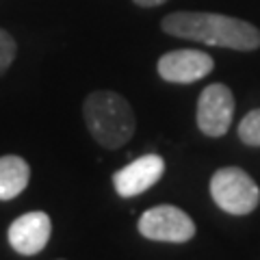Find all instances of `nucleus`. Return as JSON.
Here are the masks:
<instances>
[{"mask_svg": "<svg viewBox=\"0 0 260 260\" xmlns=\"http://www.w3.org/2000/svg\"><path fill=\"white\" fill-rule=\"evenodd\" d=\"M160 28L172 37L251 52L260 48V30L245 20L206 11H176L162 18Z\"/></svg>", "mask_w": 260, "mask_h": 260, "instance_id": "f257e3e1", "label": "nucleus"}, {"mask_svg": "<svg viewBox=\"0 0 260 260\" xmlns=\"http://www.w3.org/2000/svg\"><path fill=\"white\" fill-rule=\"evenodd\" d=\"M83 117L89 135L104 150H119L133 139L137 130V117L130 102L111 89H98L85 98Z\"/></svg>", "mask_w": 260, "mask_h": 260, "instance_id": "f03ea898", "label": "nucleus"}, {"mask_svg": "<svg viewBox=\"0 0 260 260\" xmlns=\"http://www.w3.org/2000/svg\"><path fill=\"white\" fill-rule=\"evenodd\" d=\"M210 198L228 215H249L260 204V189L245 169L221 167L210 178Z\"/></svg>", "mask_w": 260, "mask_h": 260, "instance_id": "7ed1b4c3", "label": "nucleus"}, {"mask_svg": "<svg viewBox=\"0 0 260 260\" xmlns=\"http://www.w3.org/2000/svg\"><path fill=\"white\" fill-rule=\"evenodd\" d=\"M141 237L158 243H189L195 237V221L182 208L160 204L148 208L137 223Z\"/></svg>", "mask_w": 260, "mask_h": 260, "instance_id": "20e7f679", "label": "nucleus"}, {"mask_svg": "<svg viewBox=\"0 0 260 260\" xmlns=\"http://www.w3.org/2000/svg\"><path fill=\"white\" fill-rule=\"evenodd\" d=\"M234 117V95L223 83H213L202 89L198 98V128L210 139L223 137L232 126Z\"/></svg>", "mask_w": 260, "mask_h": 260, "instance_id": "39448f33", "label": "nucleus"}, {"mask_svg": "<svg viewBox=\"0 0 260 260\" xmlns=\"http://www.w3.org/2000/svg\"><path fill=\"white\" fill-rule=\"evenodd\" d=\"M213 56L202 50H191V48L165 52L156 63L158 76L174 85H191L195 80H202L213 72Z\"/></svg>", "mask_w": 260, "mask_h": 260, "instance_id": "423d86ee", "label": "nucleus"}, {"mask_svg": "<svg viewBox=\"0 0 260 260\" xmlns=\"http://www.w3.org/2000/svg\"><path fill=\"white\" fill-rule=\"evenodd\" d=\"M162 174H165V160L158 154H143L113 174V186L121 198H135L152 189Z\"/></svg>", "mask_w": 260, "mask_h": 260, "instance_id": "0eeeda50", "label": "nucleus"}, {"mask_svg": "<svg viewBox=\"0 0 260 260\" xmlns=\"http://www.w3.org/2000/svg\"><path fill=\"white\" fill-rule=\"evenodd\" d=\"M52 237V221L44 210L20 215L9 225V245L20 256H37Z\"/></svg>", "mask_w": 260, "mask_h": 260, "instance_id": "6e6552de", "label": "nucleus"}, {"mask_svg": "<svg viewBox=\"0 0 260 260\" xmlns=\"http://www.w3.org/2000/svg\"><path fill=\"white\" fill-rule=\"evenodd\" d=\"M30 167L18 154L0 156V202L15 200L28 186Z\"/></svg>", "mask_w": 260, "mask_h": 260, "instance_id": "1a4fd4ad", "label": "nucleus"}, {"mask_svg": "<svg viewBox=\"0 0 260 260\" xmlns=\"http://www.w3.org/2000/svg\"><path fill=\"white\" fill-rule=\"evenodd\" d=\"M239 139L251 148H260V109H251L247 115H243L239 124Z\"/></svg>", "mask_w": 260, "mask_h": 260, "instance_id": "9d476101", "label": "nucleus"}, {"mask_svg": "<svg viewBox=\"0 0 260 260\" xmlns=\"http://www.w3.org/2000/svg\"><path fill=\"white\" fill-rule=\"evenodd\" d=\"M15 54H18L15 39L5 28H0V76L11 68V63L15 61Z\"/></svg>", "mask_w": 260, "mask_h": 260, "instance_id": "9b49d317", "label": "nucleus"}, {"mask_svg": "<svg viewBox=\"0 0 260 260\" xmlns=\"http://www.w3.org/2000/svg\"><path fill=\"white\" fill-rule=\"evenodd\" d=\"M135 5H139V7H145V9H150V7H160V5H165L167 0H133Z\"/></svg>", "mask_w": 260, "mask_h": 260, "instance_id": "f8f14e48", "label": "nucleus"}]
</instances>
